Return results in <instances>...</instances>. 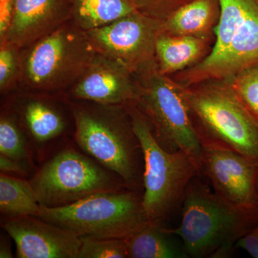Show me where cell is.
I'll use <instances>...</instances> for the list:
<instances>
[{
    "label": "cell",
    "instance_id": "cell-28",
    "mask_svg": "<svg viewBox=\"0 0 258 258\" xmlns=\"http://www.w3.org/2000/svg\"><path fill=\"white\" fill-rule=\"evenodd\" d=\"M0 170L3 174H13L20 176L27 175L28 171L26 166L5 157L3 154H0Z\"/></svg>",
    "mask_w": 258,
    "mask_h": 258
},
{
    "label": "cell",
    "instance_id": "cell-20",
    "mask_svg": "<svg viewBox=\"0 0 258 258\" xmlns=\"http://www.w3.org/2000/svg\"><path fill=\"white\" fill-rule=\"evenodd\" d=\"M40 209L30 181L1 173L0 212L3 216H35Z\"/></svg>",
    "mask_w": 258,
    "mask_h": 258
},
{
    "label": "cell",
    "instance_id": "cell-22",
    "mask_svg": "<svg viewBox=\"0 0 258 258\" xmlns=\"http://www.w3.org/2000/svg\"><path fill=\"white\" fill-rule=\"evenodd\" d=\"M20 50L16 45L0 44V93L9 96L18 91L20 76Z\"/></svg>",
    "mask_w": 258,
    "mask_h": 258
},
{
    "label": "cell",
    "instance_id": "cell-18",
    "mask_svg": "<svg viewBox=\"0 0 258 258\" xmlns=\"http://www.w3.org/2000/svg\"><path fill=\"white\" fill-rule=\"evenodd\" d=\"M163 223L149 221L125 239L128 258H187L183 247Z\"/></svg>",
    "mask_w": 258,
    "mask_h": 258
},
{
    "label": "cell",
    "instance_id": "cell-6",
    "mask_svg": "<svg viewBox=\"0 0 258 258\" xmlns=\"http://www.w3.org/2000/svg\"><path fill=\"white\" fill-rule=\"evenodd\" d=\"M134 74L137 91L133 103L147 120L154 138L167 152L187 154L201 174L202 145L181 86L170 76L160 74L157 62Z\"/></svg>",
    "mask_w": 258,
    "mask_h": 258
},
{
    "label": "cell",
    "instance_id": "cell-21",
    "mask_svg": "<svg viewBox=\"0 0 258 258\" xmlns=\"http://www.w3.org/2000/svg\"><path fill=\"white\" fill-rule=\"evenodd\" d=\"M28 136L10 98L0 113V154L27 166L30 164Z\"/></svg>",
    "mask_w": 258,
    "mask_h": 258
},
{
    "label": "cell",
    "instance_id": "cell-14",
    "mask_svg": "<svg viewBox=\"0 0 258 258\" xmlns=\"http://www.w3.org/2000/svg\"><path fill=\"white\" fill-rule=\"evenodd\" d=\"M71 13V0H14L13 21L5 42L20 49L28 46L67 23Z\"/></svg>",
    "mask_w": 258,
    "mask_h": 258
},
{
    "label": "cell",
    "instance_id": "cell-27",
    "mask_svg": "<svg viewBox=\"0 0 258 258\" xmlns=\"http://www.w3.org/2000/svg\"><path fill=\"white\" fill-rule=\"evenodd\" d=\"M236 247H240L252 257L258 258V225L237 242Z\"/></svg>",
    "mask_w": 258,
    "mask_h": 258
},
{
    "label": "cell",
    "instance_id": "cell-1",
    "mask_svg": "<svg viewBox=\"0 0 258 258\" xmlns=\"http://www.w3.org/2000/svg\"><path fill=\"white\" fill-rule=\"evenodd\" d=\"M67 100L80 149L123 180L144 191V155L127 105Z\"/></svg>",
    "mask_w": 258,
    "mask_h": 258
},
{
    "label": "cell",
    "instance_id": "cell-2",
    "mask_svg": "<svg viewBox=\"0 0 258 258\" xmlns=\"http://www.w3.org/2000/svg\"><path fill=\"white\" fill-rule=\"evenodd\" d=\"M195 176L182 200V218L169 232L181 240L189 257H227L258 225V205L242 206L212 191Z\"/></svg>",
    "mask_w": 258,
    "mask_h": 258
},
{
    "label": "cell",
    "instance_id": "cell-12",
    "mask_svg": "<svg viewBox=\"0 0 258 258\" xmlns=\"http://www.w3.org/2000/svg\"><path fill=\"white\" fill-rule=\"evenodd\" d=\"M2 227L15 242L16 257L79 258L81 237L39 217H4Z\"/></svg>",
    "mask_w": 258,
    "mask_h": 258
},
{
    "label": "cell",
    "instance_id": "cell-9",
    "mask_svg": "<svg viewBox=\"0 0 258 258\" xmlns=\"http://www.w3.org/2000/svg\"><path fill=\"white\" fill-rule=\"evenodd\" d=\"M40 206L61 208L98 194L127 189L123 180L73 147L51 157L30 180Z\"/></svg>",
    "mask_w": 258,
    "mask_h": 258
},
{
    "label": "cell",
    "instance_id": "cell-10",
    "mask_svg": "<svg viewBox=\"0 0 258 258\" xmlns=\"http://www.w3.org/2000/svg\"><path fill=\"white\" fill-rule=\"evenodd\" d=\"M162 23L137 10L86 32L96 52L119 61L135 73L156 62V42Z\"/></svg>",
    "mask_w": 258,
    "mask_h": 258
},
{
    "label": "cell",
    "instance_id": "cell-17",
    "mask_svg": "<svg viewBox=\"0 0 258 258\" xmlns=\"http://www.w3.org/2000/svg\"><path fill=\"white\" fill-rule=\"evenodd\" d=\"M220 0H192L164 20L161 33L210 38L220 21Z\"/></svg>",
    "mask_w": 258,
    "mask_h": 258
},
{
    "label": "cell",
    "instance_id": "cell-29",
    "mask_svg": "<svg viewBox=\"0 0 258 258\" xmlns=\"http://www.w3.org/2000/svg\"><path fill=\"white\" fill-rule=\"evenodd\" d=\"M0 257H14V254H13V251H12L11 245H10L9 240H8V237L5 235L1 236V242H0Z\"/></svg>",
    "mask_w": 258,
    "mask_h": 258
},
{
    "label": "cell",
    "instance_id": "cell-5",
    "mask_svg": "<svg viewBox=\"0 0 258 258\" xmlns=\"http://www.w3.org/2000/svg\"><path fill=\"white\" fill-rule=\"evenodd\" d=\"M221 15L211 53L200 62L171 76L180 86L208 79L232 80L258 63V0H220Z\"/></svg>",
    "mask_w": 258,
    "mask_h": 258
},
{
    "label": "cell",
    "instance_id": "cell-11",
    "mask_svg": "<svg viewBox=\"0 0 258 258\" xmlns=\"http://www.w3.org/2000/svg\"><path fill=\"white\" fill-rule=\"evenodd\" d=\"M201 174L214 191L242 206L258 205V161L225 148L202 146Z\"/></svg>",
    "mask_w": 258,
    "mask_h": 258
},
{
    "label": "cell",
    "instance_id": "cell-4",
    "mask_svg": "<svg viewBox=\"0 0 258 258\" xmlns=\"http://www.w3.org/2000/svg\"><path fill=\"white\" fill-rule=\"evenodd\" d=\"M96 53L87 32L70 20L21 49L18 91L64 96Z\"/></svg>",
    "mask_w": 258,
    "mask_h": 258
},
{
    "label": "cell",
    "instance_id": "cell-13",
    "mask_svg": "<svg viewBox=\"0 0 258 258\" xmlns=\"http://www.w3.org/2000/svg\"><path fill=\"white\" fill-rule=\"evenodd\" d=\"M136 91L134 72L119 61L96 52L64 97L104 104L127 105L135 100Z\"/></svg>",
    "mask_w": 258,
    "mask_h": 258
},
{
    "label": "cell",
    "instance_id": "cell-23",
    "mask_svg": "<svg viewBox=\"0 0 258 258\" xmlns=\"http://www.w3.org/2000/svg\"><path fill=\"white\" fill-rule=\"evenodd\" d=\"M79 258H128L125 239L81 237Z\"/></svg>",
    "mask_w": 258,
    "mask_h": 258
},
{
    "label": "cell",
    "instance_id": "cell-26",
    "mask_svg": "<svg viewBox=\"0 0 258 258\" xmlns=\"http://www.w3.org/2000/svg\"><path fill=\"white\" fill-rule=\"evenodd\" d=\"M14 13V0H0V43L6 40Z\"/></svg>",
    "mask_w": 258,
    "mask_h": 258
},
{
    "label": "cell",
    "instance_id": "cell-25",
    "mask_svg": "<svg viewBox=\"0 0 258 258\" xmlns=\"http://www.w3.org/2000/svg\"><path fill=\"white\" fill-rule=\"evenodd\" d=\"M137 11L159 20H166L174 12L192 0H132Z\"/></svg>",
    "mask_w": 258,
    "mask_h": 258
},
{
    "label": "cell",
    "instance_id": "cell-30",
    "mask_svg": "<svg viewBox=\"0 0 258 258\" xmlns=\"http://www.w3.org/2000/svg\"><path fill=\"white\" fill-rule=\"evenodd\" d=\"M257 198H258V176H257Z\"/></svg>",
    "mask_w": 258,
    "mask_h": 258
},
{
    "label": "cell",
    "instance_id": "cell-3",
    "mask_svg": "<svg viewBox=\"0 0 258 258\" xmlns=\"http://www.w3.org/2000/svg\"><path fill=\"white\" fill-rule=\"evenodd\" d=\"M181 88L202 146L230 149L258 161V118L241 101L232 80H205Z\"/></svg>",
    "mask_w": 258,
    "mask_h": 258
},
{
    "label": "cell",
    "instance_id": "cell-19",
    "mask_svg": "<svg viewBox=\"0 0 258 258\" xmlns=\"http://www.w3.org/2000/svg\"><path fill=\"white\" fill-rule=\"evenodd\" d=\"M137 11L132 0H71V20L87 32Z\"/></svg>",
    "mask_w": 258,
    "mask_h": 258
},
{
    "label": "cell",
    "instance_id": "cell-7",
    "mask_svg": "<svg viewBox=\"0 0 258 258\" xmlns=\"http://www.w3.org/2000/svg\"><path fill=\"white\" fill-rule=\"evenodd\" d=\"M127 106L143 151L144 210L149 221L163 223L182 203L191 180L201 174L187 154L183 151L167 152L159 145L134 103Z\"/></svg>",
    "mask_w": 258,
    "mask_h": 258
},
{
    "label": "cell",
    "instance_id": "cell-15",
    "mask_svg": "<svg viewBox=\"0 0 258 258\" xmlns=\"http://www.w3.org/2000/svg\"><path fill=\"white\" fill-rule=\"evenodd\" d=\"M28 138L37 145L62 137L69 127L63 108L58 103L64 96L18 91L9 95Z\"/></svg>",
    "mask_w": 258,
    "mask_h": 258
},
{
    "label": "cell",
    "instance_id": "cell-8",
    "mask_svg": "<svg viewBox=\"0 0 258 258\" xmlns=\"http://www.w3.org/2000/svg\"><path fill=\"white\" fill-rule=\"evenodd\" d=\"M142 194L128 189L98 194L61 208L40 206L35 217L80 237L125 239L149 222Z\"/></svg>",
    "mask_w": 258,
    "mask_h": 258
},
{
    "label": "cell",
    "instance_id": "cell-24",
    "mask_svg": "<svg viewBox=\"0 0 258 258\" xmlns=\"http://www.w3.org/2000/svg\"><path fill=\"white\" fill-rule=\"evenodd\" d=\"M232 83L244 106L258 118V63L242 70Z\"/></svg>",
    "mask_w": 258,
    "mask_h": 258
},
{
    "label": "cell",
    "instance_id": "cell-16",
    "mask_svg": "<svg viewBox=\"0 0 258 258\" xmlns=\"http://www.w3.org/2000/svg\"><path fill=\"white\" fill-rule=\"evenodd\" d=\"M216 37L203 38L161 33L156 42L159 73L174 76L203 62L211 53Z\"/></svg>",
    "mask_w": 258,
    "mask_h": 258
}]
</instances>
